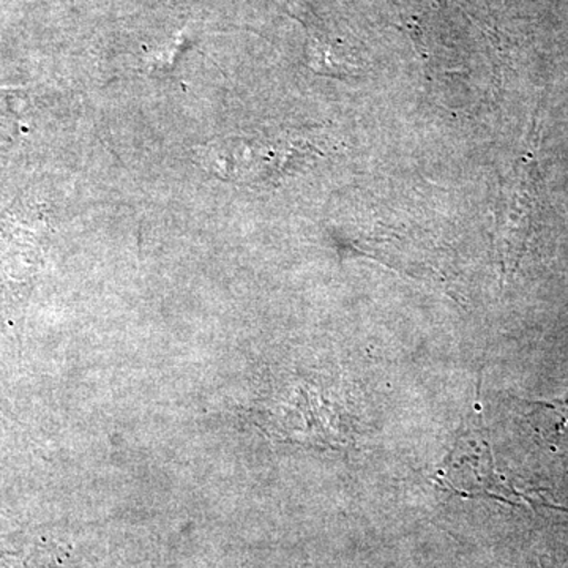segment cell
Masks as SVG:
<instances>
[]
</instances>
